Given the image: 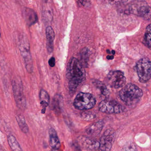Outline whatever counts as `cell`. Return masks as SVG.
I'll return each instance as SVG.
<instances>
[{"label":"cell","mask_w":151,"mask_h":151,"mask_svg":"<svg viewBox=\"0 0 151 151\" xmlns=\"http://www.w3.org/2000/svg\"><path fill=\"white\" fill-rule=\"evenodd\" d=\"M46 39H47V48L49 53H51L54 49V40L55 38V34L52 27H47L46 30Z\"/></svg>","instance_id":"cell-14"},{"label":"cell","mask_w":151,"mask_h":151,"mask_svg":"<svg viewBox=\"0 0 151 151\" xmlns=\"http://www.w3.org/2000/svg\"><path fill=\"white\" fill-rule=\"evenodd\" d=\"M24 15L26 21L30 25L35 24L38 20V18L35 12L29 8L25 9Z\"/></svg>","instance_id":"cell-15"},{"label":"cell","mask_w":151,"mask_h":151,"mask_svg":"<svg viewBox=\"0 0 151 151\" xmlns=\"http://www.w3.org/2000/svg\"><path fill=\"white\" fill-rule=\"evenodd\" d=\"M78 1L83 6H85L87 3V0H78Z\"/></svg>","instance_id":"cell-25"},{"label":"cell","mask_w":151,"mask_h":151,"mask_svg":"<svg viewBox=\"0 0 151 151\" xmlns=\"http://www.w3.org/2000/svg\"><path fill=\"white\" fill-rule=\"evenodd\" d=\"M96 102L95 98L92 94L80 92L74 99V105L78 110H88L93 108Z\"/></svg>","instance_id":"cell-3"},{"label":"cell","mask_w":151,"mask_h":151,"mask_svg":"<svg viewBox=\"0 0 151 151\" xmlns=\"http://www.w3.org/2000/svg\"><path fill=\"white\" fill-rule=\"evenodd\" d=\"M67 77L71 92L76 91L84 78L85 73L80 62L75 58L70 60L67 68Z\"/></svg>","instance_id":"cell-1"},{"label":"cell","mask_w":151,"mask_h":151,"mask_svg":"<svg viewBox=\"0 0 151 151\" xmlns=\"http://www.w3.org/2000/svg\"><path fill=\"white\" fill-rule=\"evenodd\" d=\"M142 95V90L138 86L132 83H129L124 86L119 92L121 99L127 106L137 104Z\"/></svg>","instance_id":"cell-2"},{"label":"cell","mask_w":151,"mask_h":151,"mask_svg":"<svg viewBox=\"0 0 151 151\" xmlns=\"http://www.w3.org/2000/svg\"><path fill=\"white\" fill-rule=\"evenodd\" d=\"M116 134L112 129L105 130L100 141L99 151H110L115 140Z\"/></svg>","instance_id":"cell-8"},{"label":"cell","mask_w":151,"mask_h":151,"mask_svg":"<svg viewBox=\"0 0 151 151\" xmlns=\"http://www.w3.org/2000/svg\"><path fill=\"white\" fill-rule=\"evenodd\" d=\"M107 80L110 86L114 88L124 87L126 82L123 73L118 70L110 72L107 75Z\"/></svg>","instance_id":"cell-7"},{"label":"cell","mask_w":151,"mask_h":151,"mask_svg":"<svg viewBox=\"0 0 151 151\" xmlns=\"http://www.w3.org/2000/svg\"><path fill=\"white\" fill-rule=\"evenodd\" d=\"M103 126V122L99 121L88 127L86 129V133L90 136H97L101 133Z\"/></svg>","instance_id":"cell-12"},{"label":"cell","mask_w":151,"mask_h":151,"mask_svg":"<svg viewBox=\"0 0 151 151\" xmlns=\"http://www.w3.org/2000/svg\"><path fill=\"white\" fill-rule=\"evenodd\" d=\"M40 104L43 108H46L48 106L50 102V96L48 93L43 89L40 91Z\"/></svg>","instance_id":"cell-17"},{"label":"cell","mask_w":151,"mask_h":151,"mask_svg":"<svg viewBox=\"0 0 151 151\" xmlns=\"http://www.w3.org/2000/svg\"><path fill=\"white\" fill-rule=\"evenodd\" d=\"M55 58L54 57H51L49 60L48 63L50 66L51 67H53L55 65L56 63Z\"/></svg>","instance_id":"cell-24"},{"label":"cell","mask_w":151,"mask_h":151,"mask_svg":"<svg viewBox=\"0 0 151 151\" xmlns=\"http://www.w3.org/2000/svg\"><path fill=\"white\" fill-rule=\"evenodd\" d=\"M128 10L129 13L136 14L145 20L151 21V7L146 3L136 1L129 5Z\"/></svg>","instance_id":"cell-5"},{"label":"cell","mask_w":151,"mask_h":151,"mask_svg":"<svg viewBox=\"0 0 151 151\" xmlns=\"http://www.w3.org/2000/svg\"><path fill=\"white\" fill-rule=\"evenodd\" d=\"M77 142L81 148L87 150H97L100 146V142L84 136L79 137L77 138Z\"/></svg>","instance_id":"cell-9"},{"label":"cell","mask_w":151,"mask_h":151,"mask_svg":"<svg viewBox=\"0 0 151 151\" xmlns=\"http://www.w3.org/2000/svg\"><path fill=\"white\" fill-rule=\"evenodd\" d=\"M12 88L14 98L19 107L21 108H25L26 106L25 99L23 95L22 85L21 83L15 81L12 82Z\"/></svg>","instance_id":"cell-11"},{"label":"cell","mask_w":151,"mask_h":151,"mask_svg":"<svg viewBox=\"0 0 151 151\" xmlns=\"http://www.w3.org/2000/svg\"><path fill=\"white\" fill-rule=\"evenodd\" d=\"M137 70L139 80L142 83L149 81L151 77V61L148 58H143L137 63Z\"/></svg>","instance_id":"cell-4"},{"label":"cell","mask_w":151,"mask_h":151,"mask_svg":"<svg viewBox=\"0 0 151 151\" xmlns=\"http://www.w3.org/2000/svg\"><path fill=\"white\" fill-rule=\"evenodd\" d=\"M89 51L87 48H85L81 50L80 56L82 62L81 63L82 66H85V65L87 64L89 59Z\"/></svg>","instance_id":"cell-20"},{"label":"cell","mask_w":151,"mask_h":151,"mask_svg":"<svg viewBox=\"0 0 151 151\" xmlns=\"http://www.w3.org/2000/svg\"><path fill=\"white\" fill-rule=\"evenodd\" d=\"M20 50L21 55L25 61L27 70L29 73L32 72L33 67L32 57L29 50V44L26 42H21L20 46Z\"/></svg>","instance_id":"cell-10"},{"label":"cell","mask_w":151,"mask_h":151,"mask_svg":"<svg viewBox=\"0 0 151 151\" xmlns=\"http://www.w3.org/2000/svg\"><path fill=\"white\" fill-rule=\"evenodd\" d=\"M122 151H137V150L135 145L129 143L124 146Z\"/></svg>","instance_id":"cell-22"},{"label":"cell","mask_w":151,"mask_h":151,"mask_svg":"<svg viewBox=\"0 0 151 151\" xmlns=\"http://www.w3.org/2000/svg\"><path fill=\"white\" fill-rule=\"evenodd\" d=\"M99 3L106 6H114L125 3L128 0H98Z\"/></svg>","instance_id":"cell-19"},{"label":"cell","mask_w":151,"mask_h":151,"mask_svg":"<svg viewBox=\"0 0 151 151\" xmlns=\"http://www.w3.org/2000/svg\"><path fill=\"white\" fill-rule=\"evenodd\" d=\"M99 110L106 114H119L124 111V107L119 103L113 100H103L98 106Z\"/></svg>","instance_id":"cell-6"},{"label":"cell","mask_w":151,"mask_h":151,"mask_svg":"<svg viewBox=\"0 0 151 151\" xmlns=\"http://www.w3.org/2000/svg\"><path fill=\"white\" fill-rule=\"evenodd\" d=\"M8 143L12 151H23L19 143L13 136L10 135L7 137Z\"/></svg>","instance_id":"cell-16"},{"label":"cell","mask_w":151,"mask_h":151,"mask_svg":"<svg viewBox=\"0 0 151 151\" xmlns=\"http://www.w3.org/2000/svg\"><path fill=\"white\" fill-rule=\"evenodd\" d=\"M49 143L52 150H58L60 147V142L57 134L54 129L51 128L49 130Z\"/></svg>","instance_id":"cell-13"},{"label":"cell","mask_w":151,"mask_h":151,"mask_svg":"<svg viewBox=\"0 0 151 151\" xmlns=\"http://www.w3.org/2000/svg\"><path fill=\"white\" fill-rule=\"evenodd\" d=\"M17 122L21 131L24 133H27L28 131V127L26 122L25 118L22 115H18L16 117Z\"/></svg>","instance_id":"cell-18"},{"label":"cell","mask_w":151,"mask_h":151,"mask_svg":"<svg viewBox=\"0 0 151 151\" xmlns=\"http://www.w3.org/2000/svg\"><path fill=\"white\" fill-rule=\"evenodd\" d=\"M82 118L85 120H87L91 119H93V115H90L87 114H82Z\"/></svg>","instance_id":"cell-23"},{"label":"cell","mask_w":151,"mask_h":151,"mask_svg":"<svg viewBox=\"0 0 151 151\" xmlns=\"http://www.w3.org/2000/svg\"><path fill=\"white\" fill-rule=\"evenodd\" d=\"M144 40L147 46L151 49V24L146 27L144 35Z\"/></svg>","instance_id":"cell-21"}]
</instances>
